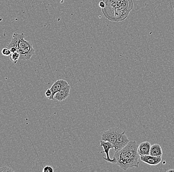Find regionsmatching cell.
<instances>
[{"mask_svg":"<svg viewBox=\"0 0 174 172\" xmlns=\"http://www.w3.org/2000/svg\"><path fill=\"white\" fill-rule=\"evenodd\" d=\"M103 15L109 20L119 22L125 20L133 8V0H103Z\"/></svg>","mask_w":174,"mask_h":172,"instance_id":"cell-1","label":"cell"},{"mask_svg":"<svg viewBox=\"0 0 174 172\" xmlns=\"http://www.w3.org/2000/svg\"><path fill=\"white\" fill-rule=\"evenodd\" d=\"M138 147L136 141H130L123 148L116 151L113 157L116 162V164L124 170L133 167L138 168L139 155L138 154Z\"/></svg>","mask_w":174,"mask_h":172,"instance_id":"cell-2","label":"cell"},{"mask_svg":"<svg viewBox=\"0 0 174 172\" xmlns=\"http://www.w3.org/2000/svg\"><path fill=\"white\" fill-rule=\"evenodd\" d=\"M15 47L20 54V59L29 60L35 53V50L33 45L30 41L24 39L23 34L14 33L11 43L7 47L8 48Z\"/></svg>","mask_w":174,"mask_h":172,"instance_id":"cell-3","label":"cell"},{"mask_svg":"<svg viewBox=\"0 0 174 172\" xmlns=\"http://www.w3.org/2000/svg\"><path fill=\"white\" fill-rule=\"evenodd\" d=\"M116 141L114 145L115 151L120 150L130 142L125 132L120 128H116Z\"/></svg>","mask_w":174,"mask_h":172,"instance_id":"cell-4","label":"cell"},{"mask_svg":"<svg viewBox=\"0 0 174 172\" xmlns=\"http://www.w3.org/2000/svg\"><path fill=\"white\" fill-rule=\"evenodd\" d=\"M100 146L101 147H102L104 149L103 151H101L100 153H105L106 155V157H103V159H105L106 161L108 162H110L113 164H116V162L115 160V159L113 158L112 159H111L109 157V151L110 149H114V147L112 144H111V143H109V141H105L101 139L100 141Z\"/></svg>","mask_w":174,"mask_h":172,"instance_id":"cell-5","label":"cell"},{"mask_svg":"<svg viewBox=\"0 0 174 172\" xmlns=\"http://www.w3.org/2000/svg\"><path fill=\"white\" fill-rule=\"evenodd\" d=\"M102 139L105 141H109L111 144H112L114 147L116 141V128H111L109 130L103 132V133H102Z\"/></svg>","mask_w":174,"mask_h":172,"instance_id":"cell-6","label":"cell"},{"mask_svg":"<svg viewBox=\"0 0 174 172\" xmlns=\"http://www.w3.org/2000/svg\"><path fill=\"white\" fill-rule=\"evenodd\" d=\"M140 159L142 161L149 165H157L162 161V157L151 156L150 155L141 156Z\"/></svg>","mask_w":174,"mask_h":172,"instance_id":"cell-7","label":"cell"},{"mask_svg":"<svg viewBox=\"0 0 174 172\" xmlns=\"http://www.w3.org/2000/svg\"><path fill=\"white\" fill-rule=\"evenodd\" d=\"M70 90V85L69 84L67 85L62 88L59 91H58L55 94L54 98L59 101H63L69 96Z\"/></svg>","mask_w":174,"mask_h":172,"instance_id":"cell-8","label":"cell"},{"mask_svg":"<svg viewBox=\"0 0 174 172\" xmlns=\"http://www.w3.org/2000/svg\"><path fill=\"white\" fill-rule=\"evenodd\" d=\"M69 84V82L66 81H64L63 79H59V80H58V81H56L55 82H54V84H52V86L50 88L51 91L52 92V100L54 99V96L55 95V94L58 91H59L62 88Z\"/></svg>","mask_w":174,"mask_h":172,"instance_id":"cell-9","label":"cell"},{"mask_svg":"<svg viewBox=\"0 0 174 172\" xmlns=\"http://www.w3.org/2000/svg\"><path fill=\"white\" fill-rule=\"evenodd\" d=\"M151 144L148 141L141 143L138 147V154L139 156L149 155Z\"/></svg>","mask_w":174,"mask_h":172,"instance_id":"cell-10","label":"cell"},{"mask_svg":"<svg viewBox=\"0 0 174 172\" xmlns=\"http://www.w3.org/2000/svg\"><path fill=\"white\" fill-rule=\"evenodd\" d=\"M163 152L160 145L158 144H154L151 145L149 155L151 156L162 157Z\"/></svg>","mask_w":174,"mask_h":172,"instance_id":"cell-11","label":"cell"},{"mask_svg":"<svg viewBox=\"0 0 174 172\" xmlns=\"http://www.w3.org/2000/svg\"><path fill=\"white\" fill-rule=\"evenodd\" d=\"M10 60H12V62H13L14 64H16L20 59V54L18 52L15 53H12L11 55H9Z\"/></svg>","mask_w":174,"mask_h":172,"instance_id":"cell-12","label":"cell"},{"mask_svg":"<svg viewBox=\"0 0 174 172\" xmlns=\"http://www.w3.org/2000/svg\"><path fill=\"white\" fill-rule=\"evenodd\" d=\"M2 53L3 55L5 56H9V55H11V52L9 49L8 48H5L3 49V50L2 51Z\"/></svg>","mask_w":174,"mask_h":172,"instance_id":"cell-13","label":"cell"},{"mask_svg":"<svg viewBox=\"0 0 174 172\" xmlns=\"http://www.w3.org/2000/svg\"><path fill=\"white\" fill-rule=\"evenodd\" d=\"M0 172H14V170L9 167H3L0 168Z\"/></svg>","mask_w":174,"mask_h":172,"instance_id":"cell-14","label":"cell"},{"mask_svg":"<svg viewBox=\"0 0 174 172\" xmlns=\"http://www.w3.org/2000/svg\"><path fill=\"white\" fill-rule=\"evenodd\" d=\"M45 95L47 98H48L49 99L51 100H52V92L51 91L50 89H48L46 92H45Z\"/></svg>","mask_w":174,"mask_h":172,"instance_id":"cell-15","label":"cell"},{"mask_svg":"<svg viewBox=\"0 0 174 172\" xmlns=\"http://www.w3.org/2000/svg\"><path fill=\"white\" fill-rule=\"evenodd\" d=\"M43 172H54V169L51 166H47L45 167L43 170Z\"/></svg>","mask_w":174,"mask_h":172,"instance_id":"cell-16","label":"cell"},{"mask_svg":"<svg viewBox=\"0 0 174 172\" xmlns=\"http://www.w3.org/2000/svg\"><path fill=\"white\" fill-rule=\"evenodd\" d=\"M99 6L102 9L105 8V2H104L103 1L100 2L99 3Z\"/></svg>","mask_w":174,"mask_h":172,"instance_id":"cell-17","label":"cell"},{"mask_svg":"<svg viewBox=\"0 0 174 172\" xmlns=\"http://www.w3.org/2000/svg\"><path fill=\"white\" fill-rule=\"evenodd\" d=\"M172 171H174V169L169 170H168V171H167V172H172Z\"/></svg>","mask_w":174,"mask_h":172,"instance_id":"cell-18","label":"cell"},{"mask_svg":"<svg viewBox=\"0 0 174 172\" xmlns=\"http://www.w3.org/2000/svg\"></svg>","mask_w":174,"mask_h":172,"instance_id":"cell-19","label":"cell"}]
</instances>
